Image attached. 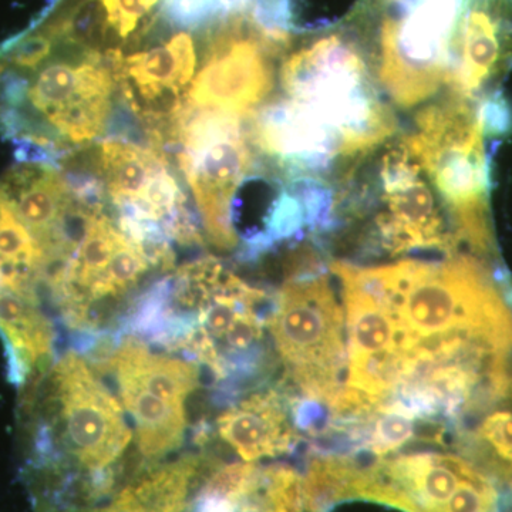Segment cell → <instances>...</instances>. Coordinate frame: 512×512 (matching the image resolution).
<instances>
[{
    "label": "cell",
    "mask_w": 512,
    "mask_h": 512,
    "mask_svg": "<svg viewBox=\"0 0 512 512\" xmlns=\"http://www.w3.org/2000/svg\"><path fill=\"white\" fill-rule=\"evenodd\" d=\"M218 434L242 460L282 456L298 444L299 436L289 424L285 399L278 392H259L221 413Z\"/></svg>",
    "instance_id": "8fae6325"
},
{
    "label": "cell",
    "mask_w": 512,
    "mask_h": 512,
    "mask_svg": "<svg viewBox=\"0 0 512 512\" xmlns=\"http://www.w3.org/2000/svg\"><path fill=\"white\" fill-rule=\"evenodd\" d=\"M292 40V35L265 29L251 13L205 29L201 69L192 79L184 110L251 119L271 99L276 63Z\"/></svg>",
    "instance_id": "ba28073f"
},
{
    "label": "cell",
    "mask_w": 512,
    "mask_h": 512,
    "mask_svg": "<svg viewBox=\"0 0 512 512\" xmlns=\"http://www.w3.org/2000/svg\"><path fill=\"white\" fill-rule=\"evenodd\" d=\"M417 437V419L402 407L384 403L360 434V450L386 457Z\"/></svg>",
    "instance_id": "e0dca14e"
},
{
    "label": "cell",
    "mask_w": 512,
    "mask_h": 512,
    "mask_svg": "<svg viewBox=\"0 0 512 512\" xmlns=\"http://www.w3.org/2000/svg\"><path fill=\"white\" fill-rule=\"evenodd\" d=\"M501 284L473 254L396 262L400 345L409 352L461 339L510 356L512 312Z\"/></svg>",
    "instance_id": "7a4b0ae2"
},
{
    "label": "cell",
    "mask_w": 512,
    "mask_h": 512,
    "mask_svg": "<svg viewBox=\"0 0 512 512\" xmlns=\"http://www.w3.org/2000/svg\"><path fill=\"white\" fill-rule=\"evenodd\" d=\"M87 512H148L146 508L141 507L140 504L127 493L126 490H121L116 497L113 498L111 503L103 505V507L93 508Z\"/></svg>",
    "instance_id": "d6986e66"
},
{
    "label": "cell",
    "mask_w": 512,
    "mask_h": 512,
    "mask_svg": "<svg viewBox=\"0 0 512 512\" xmlns=\"http://www.w3.org/2000/svg\"><path fill=\"white\" fill-rule=\"evenodd\" d=\"M484 136L478 103L447 94L424 106L402 137L439 197L458 242L473 255L493 249Z\"/></svg>",
    "instance_id": "277c9868"
},
{
    "label": "cell",
    "mask_w": 512,
    "mask_h": 512,
    "mask_svg": "<svg viewBox=\"0 0 512 512\" xmlns=\"http://www.w3.org/2000/svg\"><path fill=\"white\" fill-rule=\"evenodd\" d=\"M282 94L306 123L338 147L342 161L360 160L397 131L362 39L349 19L305 36L282 57Z\"/></svg>",
    "instance_id": "6da1fadb"
},
{
    "label": "cell",
    "mask_w": 512,
    "mask_h": 512,
    "mask_svg": "<svg viewBox=\"0 0 512 512\" xmlns=\"http://www.w3.org/2000/svg\"><path fill=\"white\" fill-rule=\"evenodd\" d=\"M376 200V237L390 254L460 252V242L448 227L447 212L403 138L390 144L380 157Z\"/></svg>",
    "instance_id": "9c48e42d"
},
{
    "label": "cell",
    "mask_w": 512,
    "mask_h": 512,
    "mask_svg": "<svg viewBox=\"0 0 512 512\" xmlns=\"http://www.w3.org/2000/svg\"><path fill=\"white\" fill-rule=\"evenodd\" d=\"M511 67L512 0H467L448 94L480 103Z\"/></svg>",
    "instance_id": "30bf717a"
},
{
    "label": "cell",
    "mask_w": 512,
    "mask_h": 512,
    "mask_svg": "<svg viewBox=\"0 0 512 512\" xmlns=\"http://www.w3.org/2000/svg\"><path fill=\"white\" fill-rule=\"evenodd\" d=\"M477 440L490 451L495 466L503 468L505 474L512 470V412L487 414L478 426Z\"/></svg>",
    "instance_id": "ac0fdd59"
},
{
    "label": "cell",
    "mask_w": 512,
    "mask_h": 512,
    "mask_svg": "<svg viewBox=\"0 0 512 512\" xmlns=\"http://www.w3.org/2000/svg\"><path fill=\"white\" fill-rule=\"evenodd\" d=\"M507 477L512 481V470L508 471Z\"/></svg>",
    "instance_id": "44dd1931"
},
{
    "label": "cell",
    "mask_w": 512,
    "mask_h": 512,
    "mask_svg": "<svg viewBox=\"0 0 512 512\" xmlns=\"http://www.w3.org/2000/svg\"><path fill=\"white\" fill-rule=\"evenodd\" d=\"M0 333L8 342L10 376L18 383L52 356L55 333L37 299L0 288Z\"/></svg>",
    "instance_id": "4fadbf2b"
},
{
    "label": "cell",
    "mask_w": 512,
    "mask_h": 512,
    "mask_svg": "<svg viewBox=\"0 0 512 512\" xmlns=\"http://www.w3.org/2000/svg\"><path fill=\"white\" fill-rule=\"evenodd\" d=\"M342 291L349 336L348 362L402 348L399 320L392 308L353 286L342 284Z\"/></svg>",
    "instance_id": "9a60e30c"
},
{
    "label": "cell",
    "mask_w": 512,
    "mask_h": 512,
    "mask_svg": "<svg viewBox=\"0 0 512 512\" xmlns=\"http://www.w3.org/2000/svg\"><path fill=\"white\" fill-rule=\"evenodd\" d=\"M244 121L214 111L185 110L161 147L190 188L205 237L220 251L238 247V192L259 160Z\"/></svg>",
    "instance_id": "5b68a950"
},
{
    "label": "cell",
    "mask_w": 512,
    "mask_h": 512,
    "mask_svg": "<svg viewBox=\"0 0 512 512\" xmlns=\"http://www.w3.org/2000/svg\"><path fill=\"white\" fill-rule=\"evenodd\" d=\"M114 382L121 402L133 417L141 456L153 461L181 447L187 430L185 404L168 402L128 380Z\"/></svg>",
    "instance_id": "5bb4252c"
},
{
    "label": "cell",
    "mask_w": 512,
    "mask_h": 512,
    "mask_svg": "<svg viewBox=\"0 0 512 512\" xmlns=\"http://www.w3.org/2000/svg\"><path fill=\"white\" fill-rule=\"evenodd\" d=\"M467 0L357 2L349 15L377 82L402 109H413L447 87Z\"/></svg>",
    "instance_id": "3957f363"
},
{
    "label": "cell",
    "mask_w": 512,
    "mask_h": 512,
    "mask_svg": "<svg viewBox=\"0 0 512 512\" xmlns=\"http://www.w3.org/2000/svg\"><path fill=\"white\" fill-rule=\"evenodd\" d=\"M360 2L366 3L369 6H375V8H380V6L390 5V3L396 2V0H360Z\"/></svg>",
    "instance_id": "ffe728a7"
},
{
    "label": "cell",
    "mask_w": 512,
    "mask_h": 512,
    "mask_svg": "<svg viewBox=\"0 0 512 512\" xmlns=\"http://www.w3.org/2000/svg\"><path fill=\"white\" fill-rule=\"evenodd\" d=\"M362 468L355 458L342 454L312 456L303 480L305 510L329 512L340 501L353 500Z\"/></svg>",
    "instance_id": "2e32d148"
},
{
    "label": "cell",
    "mask_w": 512,
    "mask_h": 512,
    "mask_svg": "<svg viewBox=\"0 0 512 512\" xmlns=\"http://www.w3.org/2000/svg\"><path fill=\"white\" fill-rule=\"evenodd\" d=\"M114 380H128L168 402L185 404L200 384V367L192 359L153 352L146 342L127 336L107 357Z\"/></svg>",
    "instance_id": "7c38bea8"
},
{
    "label": "cell",
    "mask_w": 512,
    "mask_h": 512,
    "mask_svg": "<svg viewBox=\"0 0 512 512\" xmlns=\"http://www.w3.org/2000/svg\"><path fill=\"white\" fill-rule=\"evenodd\" d=\"M46 387L52 421L37 431L40 457L47 458L57 443L92 478L109 473L133 437L119 400L76 352L57 360L47 373Z\"/></svg>",
    "instance_id": "8992f818"
},
{
    "label": "cell",
    "mask_w": 512,
    "mask_h": 512,
    "mask_svg": "<svg viewBox=\"0 0 512 512\" xmlns=\"http://www.w3.org/2000/svg\"><path fill=\"white\" fill-rule=\"evenodd\" d=\"M343 309L326 272L292 276L276 293L268 326L293 382L306 396L330 402L348 372Z\"/></svg>",
    "instance_id": "52a82bcc"
}]
</instances>
